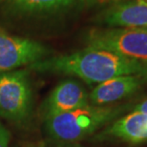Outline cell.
Segmentation results:
<instances>
[{
	"mask_svg": "<svg viewBox=\"0 0 147 147\" xmlns=\"http://www.w3.org/2000/svg\"><path fill=\"white\" fill-rule=\"evenodd\" d=\"M147 80L146 76L140 75L120 76L98 84L89 95L93 105H109L130 96Z\"/></svg>",
	"mask_w": 147,
	"mask_h": 147,
	"instance_id": "7",
	"label": "cell"
},
{
	"mask_svg": "<svg viewBox=\"0 0 147 147\" xmlns=\"http://www.w3.org/2000/svg\"><path fill=\"white\" fill-rule=\"evenodd\" d=\"M45 147H82L80 145H78L76 143H72V142H60L58 144H55V145H50V146H45Z\"/></svg>",
	"mask_w": 147,
	"mask_h": 147,
	"instance_id": "13",
	"label": "cell"
},
{
	"mask_svg": "<svg viewBox=\"0 0 147 147\" xmlns=\"http://www.w3.org/2000/svg\"><path fill=\"white\" fill-rule=\"evenodd\" d=\"M28 70L75 76L88 84L101 83L120 76L147 78V65L139 60L100 49L87 48L70 55L52 57L28 66Z\"/></svg>",
	"mask_w": 147,
	"mask_h": 147,
	"instance_id": "1",
	"label": "cell"
},
{
	"mask_svg": "<svg viewBox=\"0 0 147 147\" xmlns=\"http://www.w3.org/2000/svg\"><path fill=\"white\" fill-rule=\"evenodd\" d=\"M103 136L131 143L147 140V114L134 111L116 120L103 132Z\"/></svg>",
	"mask_w": 147,
	"mask_h": 147,
	"instance_id": "9",
	"label": "cell"
},
{
	"mask_svg": "<svg viewBox=\"0 0 147 147\" xmlns=\"http://www.w3.org/2000/svg\"><path fill=\"white\" fill-rule=\"evenodd\" d=\"M123 110L124 106L88 104L45 119V130L50 137L59 142H78L112 121Z\"/></svg>",
	"mask_w": 147,
	"mask_h": 147,
	"instance_id": "2",
	"label": "cell"
},
{
	"mask_svg": "<svg viewBox=\"0 0 147 147\" xmlns=\"http://www.w3.org/2000/svg\"><path fill=\"white\" fill-rule=\"evenodd\" d=\"M3 1V0H0V2H2Z\"/></svg>",
	"mask_w": 147,
	"mask_h": 147,
	"instance_id": "16",
	"label": "cell"
},
{
	"mask_svg": "<svg viewBox=\"0 0 147 147\" xmlns=\"http://www.w3.org/2000/svg\"><path fill=\"white\" fill-rule=\"evenodd\" d=\"M137 29H140V30H142L144 32H147V26H145V27H142V28H137Z\"/></svg>",
	"mask_w": 147,
	"mask_h": 147,
	"instance_id": "15",
	"label": "cell"
},
{
	"mask_svg": "<svg viewBox=\"0 0 147 147\" xmlns=\"http://www.w3.org/2000/svg\"><path fill=\"white\" fill-rule=\"evenodd\" d=\"M33 109V92L28 70L0 74V116L13 122H23Z\"/></svg>",
	"mask_w": 147,
	"mask_h": 147,
	"instance_id": "4",
	"label": "cell"
},
{
	"mask_svg": "<svg viewBox=\"0 0 147 147\" xmlns=\"http://www.w3.org/2000/svg\"><path fill=\"white\" fill-rule=\"evenodd\" d=\"M134 111L136 112H140V113H145L147 114V99L144 101H142V103L138 104L136 107H135Z\"/></svg>",
	"mask_w": 147,
	"mask_h": 147,
	"instance_id": "12",
	"label": "cell"
},
{
	"mask_svg": "<svg viewBox=\"0 0 147 147\" xmlns=\"http://www.w3.org/2000/svg\"><path fill=\"white\" fill-rule=\"evenodd\" d=\"M81 1H83L85 3H88V4H93V3L98 1V0H81Z\"/></svg>",
	"mask_w": 147,
	"mask_h": 147,
	"instance_id": "14",
	"label": "cell"
},
{
	"mask_svg": "<svg viewBox=\"0 0 147 147\" xmlns=\"http://www.w3.org/2000/svg\"><path fill=\"white\" fill-rule=\"evenodd\" d=\"M88 48L100 49L139 60L147 65V32L137 28L92 30L86 37Z\"/></svg>",
	"mask_w": 147,
	"mask_h": 147,
	"instance_id": "3",
	"label": "cell"
},
{
	"mask_svg": "<svg viewBox=\"0 0 147 147\" xmlns=\"http://www.w3.org/2000/svg\"><path fill=\"white\" fill-rule=\"evenodd\" d=\"M51 51L38 41L0 31V74L46 58Z\"/></svg>",
	"mask_w": 147,
	"mask_h": 147,
	"instance_id": "5",
	"label": "cell"
},
{
	"mask_svg": "<svg viewBox=\"0 0 147 147\" xmlns=\"http://www.w3.org/2000/svg\"><path fill=\"white\" fill-rule=\"evenodd\" d=\"M10 143V133L0 123V147H9Z\"/></svg>",
	"mask_w": 147,
	"mask_h": 147,
	"instance_id": "11",
	"label": "cell"
},
{
	"mask_svg": "<svg viewBox=\"0 0 147 147\" xmlns=\"http://www.w3.org/2000/svg\"><path fill=\"white\" fill-rule=\"evenodd\" d=\"M5 8L16 14L52 13L72 5L76 0H3Z\"/></svg>",
	"mask_w": 147,
	"mask_h": 147,
	"instance_id": "10",
	"label": "cell"
},
{
	"mask_svg": "<svg viewBox=\"0 0 147 147\" xmlns=\"http://www.w3.org/2000/svg\"><path fill=\"white\" fill-rule=\"evenodd\" d=\"M102 21L114 28L145 27L147 26V0H134L114 6L102 14Z\"/></svg>",
	"mask_w": 147,
	"mask_h": 147,
	"instance_id": "8",
	"label": "cell"
},
{
	"mask_svg": "<svg viewBox=\"0 0 147 147\" xmlns=\"http://www.w3.org/2000/svg\"><path fill=\"white\" fill-rule=\"evenodd\" d=\"M89 104V95L83 86L74 79L59 82L40 107L44 119L78 109Z\"/></svg>",
	"mask_w": 147,
	"mask_h": 147,
	"instance_id": "6",
	"label": "cell"
}]
</instances>
